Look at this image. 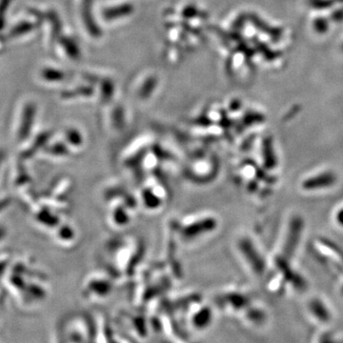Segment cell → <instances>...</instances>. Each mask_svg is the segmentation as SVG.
I'll return each instance as SVG.
<instances>
[{
    "label": "cell",
    "mask_w": 343,
    "mask_h": 343,
    "mask_svg": "<svg viewBox=\"0 0 343 343\" xmlns=\"http://www.w3.org/2000/svg\"><path fill=\"white\" fill-rule=\"evenodd\" d=\"M32 29V25L31 24H20L16 28H14L13 30V34L17 35V34H22L25 32H29Z\"/></svg>",
    "instance_id": "4"
},
{
    "label": "cell",
    "mask_w": 343,
    "mask_h": 343,
    "mask_svg": "<svg viewBox=\"0 0 343 343\" xmlns=\"http://www.w3.org/2000/svg\"><path fill=\"white\" fill-rule=\"evenodd\" d=\"M303 230V220L299 216L292 219L288 233L286 236L284 243V254L286 257H292L298 246L299 240L301 239V233Z\"/></svg>",
    "instance_id": "1"
},
{
    "label": "cell",
    "mask_w": 343,
    "mask_h": 343,
    "mask_svg": "<svg viewBox=\"0 0 343 343\" xmlns=\"http://www.w3.org/2000/svg\"><path fill=\"white\" fill-rule=\"evenodd\" d=\"M337 182V176L332 172H322L307 178L303 182V188L306 190H318L330 188Z\"/></svg>",
    "instance_id": "2"
},
{
    "label": "cell",
    "mask_w": 343,
    "mask_h": 343,
    "mask_svg": "<svg viewBox=\"0 0 343 343\" xmlns=\"http://www.w3.org/2000/svg\"><path fill=\"white\" fill-rule=\"evenodd\" d=\"M43 77L48 80H57L60 78V74L59 71H52V70H45L43 71Z\"/></svg>",
    "instance_id": "5"
},
{
    "label": "cell",
    "mask_w": 343,
    "mask_h": 343,
    "mask_svg": "<svg viewBox=\"0 0 343 343\" xmlns=\"http://www.w3.org/2000/svg\"><path fill=\"white\" fill-rule=\"evenodd\" d=\"M336 219H337V223L343 227V208L337 211Z\"/></svg>",
    "instance_id": "7"
},
{
    "label": "cell",
    "mask_w": 343,
    "mask_h": 343,
    "mask_svg": "<svg viewBox=\"0 0 343 343\" xmlns=\"http://www.w3.org/2000/svg\"><path fill=\"white\" fill-rule=\"evenodd\" d=\"M10 2H11V0H1V3H0V28L3 25L2 17H3V14L5 13L6 8Z\"/></svg>",
    "instance_id": "6"
},
{
    "label": "cell",
    "mask_w": 343,
    "mask_h": 343,
    "mask_svg": "<svg viewBox=\"0 0 343 343\" xmlns=\"http://www.w3.org/2000/svg\"><path fill=\"white\" fill-rule=\"evenodd\" d=\"M309 308H310L312 314L317 317L319 321L328 322L330 320V311L320 299L318 298L312 299L309 303Z\"/></svg>",
    "instance_id": "3"
}]
</instances>
